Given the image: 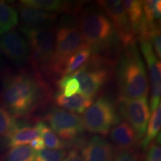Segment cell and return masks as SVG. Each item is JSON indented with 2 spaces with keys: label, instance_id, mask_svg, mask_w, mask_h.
I'll return each mask as SVG.
<instances>
[{
  "label": "cell",
  "instance_id": "obj_1",
  "mask_svg": "<svg viewBox=\"0 0 161 161\" xmlns=\"http://www.w3.org/2000/svg\"><path fill=\"white\" fill-rule=\"evenodd\" d=\"M51 93L43 76L37 72L7 71L2 81L0 104L15 119L28 118L50 99Z\"/></svg>",
  "mask_w": 161,
  "mask_h": 161
},
{
  "label": "cell",
  "instance_id": "obj_2",
  "mask_svg": "<svg viewBox=\"0 0 161 161\" xmlns=\"http://www.w3.org/2000/svg\"><path fill=\"white\" fill-rule=\"evenodd\" d=\"M119 100L148 97L146 66L136 43L125 48L116 66Z\"/></svg>",
  "mask_w": 161,
  "mask_h": 161
},
{
  "label": "cell",
  "instance_id": "obj_3",
  "mask_svg": "<svg viewBox=\"0 0 161 161\" xmlns=\"http://www.w3.org/2000/svg\"><path fill=\"white\" fill-rule=\"evenodd\" d=\"M77 26L92 52L108 49L117 39L110 20L102 12L96 10L86 9L80 11Z\"/></svg>",
  "mask_w": 161,
  "mask_h": 161
},
{
  "label": "cell",
  "instance_id": "obj_4",
  "mask_svg": "<svg viewBox=\"0 0 161 161\" xmlns=\"http://www.w3.org/2000/svg\"><path fill=\"white\" fill-rule=\"evenodd\" d=\"M30 48V59L34 72L42 75L47 74L55 48L56 28L52 26L19 28Z\"/></svg>",
  "mask_w": 161,
  "mask_h": 161
},
{
  "label": "cell",
  "instance_id": "obj_5",
  "mask_svg": "<svg viewBox=\"0 0 161 161\" xmlns=\"http://www.w3.org/2000/svg\"><path fill=\"white\" fill-rule=\"evenodd\" d=\"M66 21L56 28L55 48L47 75H60L66 60L77 52L88 47L78 26L69 19Z\"/></svg>",
  "mask_w": 161,
  "mask_h": 161
},
{
  "label": "cell",
  "instance_id": "obj_6",
  "mask_svg": "<svg viewBox=\"0 0 161 161\" xmlns=\"http://www.w3.org/2000/svg\"><path fill=\"white\" fill-rule=\"evenodd\" d=\"M112 65V60L108 58L93 55L79 69L69 76L78 81L79 93L93 100L110 79Z\"/></svg>",
  "mask_w": 161,
  "mask_h": 161
},
{
  "label": "cell",
  "instance_id": "obj_7",
  "mask_svg": "<svg viewBox=\"0 0 161 161\" xmlns=\"http://www.w3.org/2000/svg\"><path fill=\"white\" fill-rule=\"evenodd\" d=\"M81 119L84 129L88 132L107 136L119 122L120 117L112 101L102 96L84 111Z\"/></svg>",
  "mask_w": 161,
  "mask_h": 161
},
{
  "label": "cell",
  "instance_id": "obj_8",
  "mask_svg": "<svg viewBox=\"0 0 161 161\" xmlns=\"http://www.w3.org/2000/svg\"><path fill=\"white\" fill-rule=\"evenodd\" d=\"M45 119L51 126L50 128L65 141L66 144L68 141L74 146L75 143L80 146L84 143L80 140L85 129L81 117L78 114L57 108L48 112Z\"/></svg>",
  "mask_w": 161,
  "mask_h": 161
},
{
  "label": "cell",
  "instance_id": "obj_9",
  "mask_svg": "<svg viewBox=\"0 0 161 161\" xmlns=\"http://www.w3.org/2000/svg\"><path fill=\"white\" fill-rule=\"evenodd\" d=\"M98 5L111 23L117 38L124 48L136 43V37L130 27L122 1H97Z\"/></svg>",
  "mask_w": 161,
  "mask_h": 161
},
{
  "label": "cell",
  "instance_id": "obj_10",
  "mask_svg": "<svg viewBox=\"0 0 161 161\" xmlns=\"http://www.w3.org/2000/svg\"><path fill=\"white\" fill-rule=\"evenodd\" d=\"M119 101L120 116L128 122L140 140L145 136L150 119L148 97Z\"/></svg>",
  "mask_w": 161,
  "mask_h": 161
},
{
  "label": "cell",
  "instance_id": "obj_11",
  "mask_svg": "<svg viewBox=\"0 0 161 161\" xmlns=\"http://www.w3.org/2000/svg\"><path fill=\"white\" fill-rule=\"evenodd\" d=\"M0 51L17 66H23L30 59V48L27 40L15 29L0 37Z\"/></svg>",
  "mask_w": 161,
  "mask_h": 161
},
{
  "label": "cell",
  "instance_id": "obj_12",
  "mask_svg": "<svg viewBox=\"0 0 161 161\" xmlns=\"http://www.w3.org/2000/svg\"><path fill=\"white\" fill-rule=\"evenodd\" d=\"M140 46L148 66L151 84L150 110L154 111L160 103L161 96V69L160 60H158L152 46L148 41L141 40Z\"/></svg>",
  "mask_w": 161,
  "mask_h": 161
},
{
  "label": "cell",
  "instance_id": "obj_13",
  "mask_svg": "<svg viewBox=\"0 0 161 161\" xmlns=\"http://www.w3.org/2000/svg\"><path fill=\"white\" fill-rule=\"evenodd\" d=\"M80 148L83 161H113L115 152L108 141L98 136L84 142Z\"/></svg>",
  "mask_w": 161,
  "mask_h": 161
},
{
  "label": "cell",
  "instance_id": "obj_14",
  "mask_svg": "<svg viewBox=\"0 0 161 161\" xmlns=\"http://www.w3.org/2000/svg\"><path fill=\"white\" fill-rule=\"evenodd\" d=\"M17 11L23 25L27 27L52 26L55 23L58 17L55 13H49L19 3L17 5Z\"/></svg>",
  "mask_w": 161,
  "mask_h": 161
},
{
  "label": "cell",
  "instance_id": "obj_15",
  "mask_svg": "<svg viewBox=\"0 0 161 161\" xmlns=\"http://www.w3.org/2000/svg\"><path fill=\"white\" fill-rule=\"evenodd\" d=\"M19 4L28 7L51 12L74 14L80 11V3L61 0H22Z\"/></svg>",
  "mask_w": 161,
  "mask_h": 161
},
{
  "label": "cell",
  "instance_id": "obj_16",
  "mask_svg": "<svg viewBox=\"0 0 161 161\" xmlns=\"http://www.w3.org/2000/svg\"><path fill=\"white\" fill-rule=\"evenodd\" d=\"M39 136V132L35 125L31 126L27 122H17L14 130L4 138V142L8 147L25 146Z\"/></svg>",
  "mask_w": 161,
  "mask_h": 161
},
{
  "label": "cell",
  "instance_id": "obj_17",
  "mask_svg": "<svg viewBox=\"0 0 161 161\" xmlns=\"http://www.w3.org/2000/svg\"><path fill=\"white\" fill-rule=\"evenodd\" d=\"M110 139L121 149H132L140 141L133 128L126 122H121L110 130Z\"/></svg>",
  "mask_w": 161,
  "mask_h": 161
},
{
  "label": "cell",
  "instance_id": "obj_18",
  "mask_svg": "<svg viewBox=\"0 0 161 161\" xmlns=\"http://www.w3.org/2000/svg\"><path fill=\"white\" fill-rule=\"evenodd\" d=\"M55 104L64 110H68L71 113L83 114L92 104V99L86 97L81 93H76L75 95L66 97L60 91L56 93L54 98Z\"/></svg>",
  "mask_w": 161,
  "mask_h": 161
},
{
  "label": "cell",
  "instance_id": "obj_19",
  "mask_svg": "<svg viewBox=\"0 0 161 161\" xmlns=\"http://www.w3.org/2000/svg\"><path fill=\"white\" fill-rule=\"evenodd\" d=\"M18 22L19 16L14 6L5 1H0V37L14 29Z\"/></svg>",
  "mask_w": 161,
  "mask_h": 161
},
{
  "label": "cell",
  "instance_id": "obj_20",
  "mask_svg": "<svg viewBox=\"0 0 161 161\" xmlns=\"http://www.w3.org/2000/svg\"><path fill=\"white\" fill-rule=\"evenodd\" d=\"M122 5L128 16V20L134 35H136L142 20L143 19L142 1L139 0H125Z\"/></svg>",
  "mask_w": 161,
  "mask_h": 161
},
{
  "label": "cell",
  "instance_id": "obj_21",
  "mask_svg": "<svg viewBox=\"0 0 161 161\" xmlns=\"http://www.w3.org/2000/svg\"><path fill=\"white\" fill-rule=\"evenodd\" d=\"M161 128V104L160 103L157 108L152 113V116H150L148 121V125H147L146 135L144 138L141 141L140 146L142 149L146 150L147 147L152 141H154V138L160 134Z\"/></svg>",
  "mask_w": 161,
  "mask_h": 161
},
{
  "label": "cell",
  "instance_id": "obj_22",
  "mask_svg": "<svg viewBox=\"0 0 161 161\" xmlns=\"http://www.w3.org/2000/svg\"><path fill=\"white\" fill-rule=\"evenodd\" d=\"M35 126L39 132L40 136L43 139L44 144L48 148L53 150H64L66 146L65 142L60 140L43 121H37Z\"/></svg>",
  "mask_w": 161,
  "mask_h": 161
},
{
  "label": "cell",
  "instance_id": "obj_23",
  "mask_svg": "<svg viewBox=\"0 0 161 161\" xmlns=\"http://www.w3.org/2000/svg\"><path fill=\"white\" fill-rule=\"evenodd\" d=\"M92 53V49L90 47H86L72 55L64 64L60 76L70 75L79 69L87 61Z\"/></svg>",
  "mask_w": 161,
  "mask_h": 161
},
{
  "label": "cell",
  "instance_id": "obj_24",
  "mask_svg": "<svg viewBox=\"0 0 161 161\" xmlns=\"http://www.w3.org/2000/svg\"><path fill=\"white\" fill-rule=\"evenodd\" d=\"M36 152L28 146H14L6 152L4 161H34Z\"/></svg>",
  "mask_w": 161,
  "mask_h": 161
},
{
  "label": "cell",
  "instance_id": "obj_25",
  "mask_svg": "<svg viewBox=\"0 0 161 161\" xmlns=\"http://www.w3.org/2000/svg\"><path fill=\"white\" fill-rule=\"evenodd\" d=\"M143 17L149 25L160 23L161 1L160 0H147L142 1Z\"/></svg>",
  "mask_w": 161,
  "mask_h": 161
},
{
  "label": "cell",
  "instance_id": "obj_26",
  "mask_svg": "<svg viewBox=\"0 0 161 161\" xmlns=\"http://www.w3.org/2000/svg\"><path fill=\"white\" fill-rule=\"evenodd\" d=\"M17 122V119L0 104V137L8 135L15 128Z\"/></svg>",
  "mask_w": 161,
  "mask_h": 161
},
{
  "label": "cell",
  "instance_id": "obj_27",
  "mask_svg": "<svg viewBox=\"0 0 161 161\" xmlns=\"http://www.w3.org/2000/svg\"><path fill=\"white\" fill-rule=\"evenodd\" d=\"M57 85L59 88L60 92L66 97H70L76 93H78L80 91V86L78 80L69 75L60 77L57 81Z\"/></svg>",
  "mask_w": 161,
  "mask_h": 161
},
{
  "label": "cell",
  "instance_id": "obj_28",
  "mask_svg": "<svg viewBox=\"0 0 161 161\" xmlns=\"http://www.w3.org/2000/svg\"><path fill=\"white\" fill-rule=\"evenodd\" d=\"M66 152L65 150H53L49 148L36 152L34 161H63Z\"/></svg>",
  "mask_w": 161,
  "mask_h": 161
},
{
  "label": "cell",
  "instance_id": "obj_29",
  "mask_svg": "<svg viewBox=\"0 0 161 161\" xmlns=\"http://www.w3.org/2000/svg\"><path fill=\"white\" fill-rule=\"evenodd\" d=\"M148 41L154 49V53L159 60L161 58V34L160 24L151 26L148 35Z\"/></svg>",
  "mask_w": 161,
  "mask_h": 161
},
{
  "label": "cell",
  "instance_id": "obj_30",
  "mask_svg": "<svg viewBox=\"0 0 161 161\" xmlns=\"http://www.w3.org/2000/svg\"><path fill=\"white\" fill-rule=\"evenodd\" d=\"M160 136L156 141H152L146 148V154L145 155L144 161H161V148Z\"/></svg>",
  "mask_w": 161,
  "mask_h": 161
},
{
  "label": "cell",
  "instance_id": "obj_31",
  "mask_svg": "<svg viewBox=\"0 0 161 161\" xmlns=\"http://www.w3.org/2000/svg\"><path fill=\"white\" fill-rule=\"evenodd\" d=\"M140 154L134 149L118 148L114 152L113 161H140Z\"/></svg>",
  "mask_w": 161,
  "mask_h": 161
},
{
  "label": "cell",
  "instance_id": "obj_32",
  "mask_svg": "<svg viewBox=\"0 0 161 161\" xmlns=\"http://www.w3.org/2000/svg\"><path fill=\"white\" fill-rule=\"evenodd\" d=\"M63 161H83V159L78 152V150L75 148L70 150L69 153L66 154Z\"/></svg>",
  "mask_w": 161,
  "mask_h": 161
},
{
  "label": "cell",
  "instance_id": "obj_33",
  "mask_svg": "<svg viewBox=\"0 0 161 161\" xmlns=\"http://www.w3.org/2000/svg\"><path fill=\"white\" fill-rule=\"evenodd\" d=\"M30 147L32 149L35 150V152H39V151H41L45 148V144H44L43 139L39 136V137L35 139L30 142Z\"/></svg>",
  "mask_w": 161,
  "mask_h": 161
},
{
  "label": "cell",
  "instance_id": "obj_34",
  "mask_svg": "<svg viewBox=\"0 0 161 161\" xmlns=\"http://www.w3.org/2000/svg\"><path fill=\"white\" fill-rule=\"evenodd\" d=\"M3 69V59H2L1 55H0V71Z\"/></svg>",
  "mask_w": 161,
  "mask_h": 161
}]
</instances>
